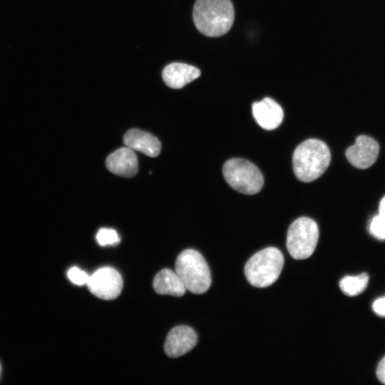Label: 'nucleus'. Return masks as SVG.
Returning a JSON list of instances; mask_svg holds the SVG:
<instances>
[{
	"mask_svg": "<svg viewBox=\"0 0 385 385\" xmlns=\"http://www.w3.org/2000/svg\"><path fill=\"white\" fill-rule=\"evenodd\" d=\"M197 29L210 37H217L227 33L235 19L230 0H196L192 12Z\"/></svg>",
	"mask_w": 385,
	"mask_h": 385,
	"instance_id": "obj_1",
	"label": "nucleus"
},
{
	"mask_svg": "<svg viewBox=\"0 0 385 385\" xmlns=\"http://www.w3.org/2000/svg\"><path fill=\"white\" fill-rule=\"evenodd\" d=\"M331 162L328 146L318 139H308L301 143L292 156L293 170L301 181L309 183L319 178Z\"/></svg>",
	"mask_w": 385,
	"mask_h": 385,
	"instance_id": "obj_2",
	"label": "nucleus"
},
{
	"mask_svg": "<svg viewBox=\"0 0 385 385\" xmlns=\"http://www.w3.org/2000/svg\"><path fill=\"white\" fill-rule=\"evenodd\" d=\"M283 265L282 253L276 247H267L250 258L245 266V274L251 285L267 287L279 278Z\"/></svg>",
	"mask_w": 385,
	"mask_h": 385,
	"instance_id": "obj_3",
	"label": "nucleus"
},
{
	"mask_svg": "<svg viewBox=\"0 0 385 385\" xmlns=\"http://www.w3.org/2000/svg\"><path fill=\"white\" fill-rule=\"evenodd\" d=\"M175 272L186 289L194 294H203L210 288V268L197 250L188 249L182 252L175 261Z\"/></svg>",
	"mask_w": 385,
	"mask_h": 385,
	"instance_id": "obj_4",
	"label": "nucleus"
},
{
	"mask_svg": "<svg viewBox=\"0 0 385 385\" xmlns=\"http://www.w3.org/2000/svg\"><path fill=\"white\" fill-rule=\"evenodd\" d=\"M226 182L235 190L246 195H254L260 191L264 178L258 168L249 160L231 158L222 167Z\"/></svg>",
	"mask_w": 385,
	"mask_h": 385,
	"instance_id": "obj_5",
	"label": "nucleus"
},
{
	"mask_svg": "<svg viewBox=\"0 0 385 385\" xmlns=\"http://www.w3.org/2000/svg\"><path fill=\"white\" fill-rule=\"evenodd\" d=\"M319 239V228L315 221L307 217L295 220L287 235V248L295 260L309 257L315 250Z\"/></svg>",
	"mask_w": 385,
	"mask_h": 385,
	"instance_id": "obj_6",
	"label": "nucleus"
},
{
	"mask_svg": "<svg viewBox=\"0 0 385 385\" xmlns=\"http://www.w3.org/2000/svg\"><path fill=\"white\" fill-rule=\"evenodd\" d=\"M89 291L102 299H115L121 292L123 279L113 267H105L96 270L86 283Z\"/></svg>",
	"mask_w": 385,
	"mask_h": 385,
	"instance_id": "obj_7",
	"label": "nucleus"
},
{
	"mask_svg": "<svg viewBox=\"0 0 385 385\" xmlns=\"http://www.w3.org/2000/svg\"><path fill=\"white\" fill-rule=\"evenodd\" d=\"M379 152L378 143L367 135H359L354 145L348 148L345 155L348 161L355 168L366 169L376 160Z\"/></svg>",
	"mask_w": 385,
	"mask_h": 385,
	"instance_id": "obj_8",
	"label": "nucleus"
},
{
	"mask_svg": "<svg viewBox=\"0 0 385 385\" xmlns=\"http://www.w3.org/2000/svg\"><path fill=\"white\" fill-rule=\"evenodd\" d=\"M197 342V336L192 328L185 325L178 326L168 334L164 351L169 357H179L192 350Z\"/></svg>",
	"mask_w": 385,
	"mask_h": 385,
	"instance_id": "obj_9",
	"label": "nucleus"
},
{
	"mask_svg": "<svg viewBox=\"0 0 385 385\" xmlns=\"http://www.w3.org/2000/svg\"><path fill=\"white\" fill-rule=\"evenodd\" d=\"M252 115L258 125L265 130L277 128L282 123L284 112L273 99L265 98L252 106Z\"/></svg>",
	"mask_w": 385,
	"mask_h": 385,
	"instance_id": "obj_10",
	"label": "nucleus"
},
{
	"mask_svg": "<svg viewBox=\"0 0 385 385\" xmlns=\"http://www.w3.org/2000/svg\"><path fill=\"white\" fill-rule=\"evenodd\" d=\"M137 156L131 148H120L108 156L106 165L113 174L122 177L135 176L138 170Z\"/></svg>",
	"mask_w": 385,
	"mask_h": 385,
	"instance_id": "obj_11",
	"label": "nucleus"
},
{
	"mask_svg": "<svg viewBox=\"0 0 385 385\" xmlns=\"http://www.w3.org/2000/svg\"><path fill=\"white\" fill-rule=\"evenodd\" d=\"M200 71L191 65L173 62L163 70L162 78L170 88L180 89L200 76Z\"/></svg>",
	"mask_w": 385,
	"mask_h": 385,
	"instance_id": "obj_12",
	"label": "nucleus"
},
{
	"mask_svg": "<svg viewBox=\"0 0 385 385\" xmlns=\"http://www.w3.org/2000/svg\"><path fill=\"white\" fill-rule=\"evenodd\" d=\"M123 143L132 150L151 158L157 157L161 150L160 142L156 137L139 129L128 130L123 136Z\"/></svg>",
	"mask_w": 385,
	"mask_h": 385,
	"instance_id": "obj_13",
	"label": "nucleus"
},
{
	"mask_svg": "<svg viewBox=\"0 0 385 385\" xmlns=\"http://www.w3.org/2000/svg\"><path fill=\"white\" fill-rule=\"evenodd\" d=\"M154 290L160 294L181 297L185 292V287L175 271L163 269L154 277Z\"/></svg>",
	"mask_w": 385,
	"mask_h": 385,
	"instance_id": "obj_14",
	"label": "nucleus"
},
{
	"mask_svg": "<svg viewBox=\"0 0 385 385\" xmlns=\"http://www.w3.org/2000/svg\"><path fill=\"white\" fill-rule=\"evenodd\" d=\"M369 275L361 273L356 276H346L339 282L341 290L350 297L359 295L363 292L367 287Z\"/></svg>",
	"mask_w": 385,
	"mask_h": 385,
	"instance_id": "obj_15",
	"label": "nucleus"
},
{
	"mask_svg": "<svg viewBox=\"0 0 385 385\" xmlns=\"http://www.w3.org/2000/svg\"><path fill=\"white\" fill-rule=\"evenodd\" d=\"M96 240L101 246L113 245L120 242V238L115 230L108 228H101L96 235Z\"/></svg>",
	"mask_w": 385,
	"mask_h": 385,
	"instance_id": "obj_16",
	"label": "nucleus"
},
{
	"mask_svg": "<svg viewBox=\"0 0 385 385\" xmlns=\"http://www.w3.org/2000/svg\"><path fill=\"white\" fill-rule=\"evenodd\" d=\"M369 228L370 234L375 238L385 240V221L379 215L371 219Z\"/></svg>",
	"mask_w": 385,
	"mask_h": 385,
	"instance_id": "obj_17",
	"label": "nucleus"
},
{
	"mask_svg": "<svg viewBox=\"0 0 385 385\" xmlns=\"http://www.w3.org/2000/svg\"><path fill=\"white\" fill-rule=\"evenodd\" d=\"M68 279L77 285L86 284L89 279L88 274L77 267H73L68 271Z\"/></svg>",
	"mask_w": 385,
	"mask_h": 385,
	"instance_id": "obj_18",
	"label": "nucleus"
},
{
	"mask_svg": "<svg viewBox=\"0 0 385 385\" xmlns=\"http://www.w3.org/2000/svg\"><path fill=\"white\" fill-rule=\"evenodd\" d=\"M374 312L380 317H385V296L376 299L372 304Z\"/></svg>",
	"mask_w": 385,
	"mask_h": 385,
	"instance_id": "obj_19",
	"label": "nucleus"
},
{
	"mask_svg": "<svg viewBox=\"0 0 385 385\" xmlns=\"http://www.w3.org/2000/svg\"><path fill=\"white\" fill-rule=\"evenodd\" d=\"M376 376L379 380L385 384V356L381 359L377 366Z\"/></svg>",
	"mask_w": 385,
	"mask_h": 385,
	"instance_id": "obj_20",
	"label": "nucleus"
},
{
	"mask_svg": "<svg viewBox=\"0 0 385 385\" xmlns=\"http://www.w3.org/2000/svg\"><path fill=\"white\" fill-rule=\"evenodd\" d=\"M379 215L385 221V196L382 197V199L381 200V201L379 202Z\"/></svg>",
	"mask_w": 385,
	"mask_h": 385,
	"instance_id": "obj_21",
	"label": "nucleus"
},
{
	"mask_svg": "<svg viewBox=\"0 0 385 385\" xmlns=\"http://www.w3.org/2000/svg\"><path fill=\"white\" fill-rule=\"evenodd\" d=\"M1 364H0V376H1Z\"/></svg>",
	"mask_w": 385,
	"mask_h": 385,
	"instance_id": "obj_22",
	"label": "nucleus"
}]
</instances>
